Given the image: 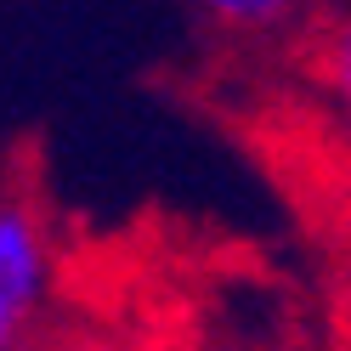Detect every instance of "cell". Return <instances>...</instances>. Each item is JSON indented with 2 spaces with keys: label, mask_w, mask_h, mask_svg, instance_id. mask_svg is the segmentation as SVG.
<instances>
[{
  "label": "cell",
  "mask_w": 351,
  "mask_h": 351,
  "mask_svg": "<svg viewBox=\"0 0 351 351\" xmlns=\"http://www.w3.org/2000/svg\"><path fill=\"white\" fill-rule=\"evenodd\" d=\"M57 283V238L29 193H0V351H29Z\"/></svg>",
  "instance_id": "obj_1"
},
{
  "label": "cell",
  "mask_w": 351,
  "mask_h": 351,
  "mask_svg": "<svg viewBox=\"0 0 351 351\" xmlns=\"http://www.w3.org/2000/svg\"><path fill=\"white\" fill-rule=\"evenodd\" d=\"M289 57L312 97L351 130V6H317L289 40Z\"/></svg>",
  "instance_id": "obj_2"
},
{
  "label": "cell",
  "mask_w": 351,
  "mask_h": 351,
  "mask_svg": "<svg viewBox=\"0 0 351 351\" xmlns=\"http://www.w3.org/2000/svg\"><path fill=\"white\" fill-rule=\"evenodd\" d=\"M187 6L199 12L215 34H227V40H255V46L295 40V34L306 29V17L317 12L312 0H187Z\"/></svg>",
  "instance_id": "obj_3"
},
{
  "label": "cell",
  "mask_w": 351,
  "mask_h": 351,
  "mask_svg": "<svg viewBox=\"0 0 351 351\" xmlns=\"http://www.w3.org/2000/svg\"><path fill=\"white\" fill-rule=\"evenodd\" d=\"M328 335H335V351H351V193L340 199L335 221H328Z\"/></svg>",
  "instance_id": "obj_4"
},
{
  "label": "cell",
  "mask_w": 351,
  "mask_h": 351,
  "mask_svg": "<svg viewBox=\"0 0 351 351\" xmlns=\"http://www.w3.org/2000/svg\"><path fill=\"white\" fill-rule=\"evenodd\" d=\"M312 6H351V0H312Z\"/></svg>",
  "instance_id": "obj_5"
}]
</instances>
